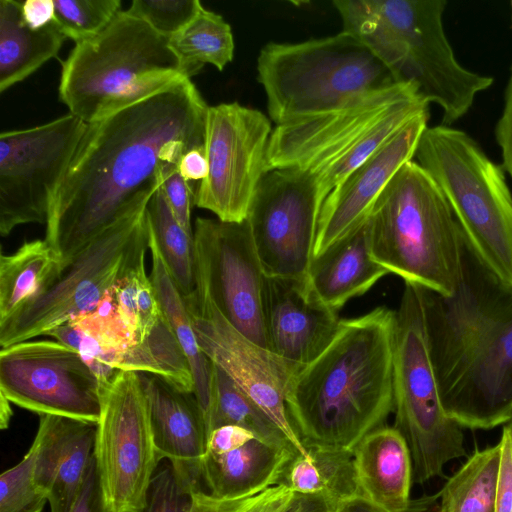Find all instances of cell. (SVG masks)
Returning a JSON list of instances; mask_svg holds the SVG:
<instances>
[{"instance_id":"5","label":"cell","mask_w":512,"mask_h":512,"mask_svg":"<svg viewBox=\"0 0 512 512\" xmlns=\"http://www.w3.org/2000/svg\"><path fill=\"white\" fill-rule=\"evenodd\" d=\"M429 105L414 85L395 83L335 109L276 125L266 170L306 171L327 197L404 125L429 111Z\"/></svg>"},{"instance_id":"26","label":"cell","mask_w":512,"mask_h":512,"mask_svg":"<svg viewBox=\"0 0 512 512\" xmlns=\"http://www.w3.org/2000/svg\"><path fill=\"white\" fill-rule=\"evenodd\" d=\"M22 1L0 0V92L25 80L56 57L66 36L53 20L34 30L22 18Z\"/></svg>"},{"instance_id":"19","label":"cell","mask_w":512,"mask_h":512,"mask_svg":"<svg viewBox=\"0 0 512 512\" xmlns=\"http://www.w3.org/2000/svg\"><path fill=\"white\" fill-rule=\"evenodd\" d=\"M428 120L429 111L409 121L329 193L321 208L313 257L367 219L394 175L414 159Z\"/></svg>"},{"instance_id":"7","label":"cell","mask_w":512,"mask_h":512,"mask_svg":"<svg viewBox=\"0 0 512 512\" xmlns=\"http://www.w3.org/2000/svg\"><path fill=\"white\" fill-rule=\"evenodd\" d=\"M180 77L169 38L121 10L99 34L75 43L58 93L69 113L89 124Z\"/></svg>"},{"instance_id":"34","label":"cell","mask_w":512,"mask_h":512,"mask_svg":"<svg viewBox=\"0 0 512 512\" xmlns=\"http://www.w3.org/2000/svg\"><path fill=\"white\" fill-rule=\"evenodd\" d=\"M210 495L169 464L155 472L141 512H207Z\"/></svg>"},{"instance_id":"24","label":"cell","mask_w":512,"mask_h":512,"mask_svg":"<svg viewBox=\"0 0 512 512\" xmlns=\"http://www.w3.org/2000/svg\"><path fill=\"white\" fill-rule=\"evenodd\" d=\"M388 273L371 255L368 216L350 234L312 258L305 283L318 301L338 312Z\"/></svg>"},{"instance_id":"18","label":"cell","mask_w":512,"mask_h":512,"mask_svg":"<svg viewBox=\"0 0 512 512\" xmlns=\"http://www.w3.org/2000/svg\"><path fill=\"white\" fill-rule=\"evenodd\" d=\"M184 301L206 356L263 410L299 455L312 459L291 423L285 401L292 378L303 366L242 335L223 317L200 283L196 282Z\"/></svg>"},{"instance_id":"9","label":"cell","mask_w":512,"mask_h":512,"mask_svg":"<svg viewBox=\"0 0 512 512\" xmlns=\"http://www.w3.org/2000/svg\"><path fill=\"white\" fill-rule=\"evenodd\" d=\"M414 158L441 190L475 253L512 283V193L501 164L467 132L444 124L424 130Z\"/></svg>"},{"instance_id":"14","label":"cell","mask_w":512,"mask_h":512,"mask_svg":"<svg viewBox=\"0 0 512 512\" xmlns=\"http://www.w3.org/2000/svg\"><path fill=\"white\" fill-rule=\"evenodd\" d=\"M272 131L270 119L257 109L238 102L208 106L204 144L208 173L194 191L193 204L221 221H244L267 172Z\"/></svg>"},{"instance_id":"48","label":"cell","mask_w":512,"mask_h":512,"mask_svg":"<svg viewBox=\"0 0 512 512\" xmlns=\"http://www.w3.org/2000/svg\"><path fill=\"white\" fill-rule=\"evenodd\" d=\"M287 512H335L331 504L322 494H297Z\"/></svg>"},{"instance_id":"21","label":"cell","mask_w":512,"mask_h":512,"mask_svg":"<svg viewBox=\"0 0 512 512\" xmlns=\"http://www.w3.org/2000/svg\"><path fill=\"white\" fill-rule=\"evenodd\" d=\"M96 424L40 415L31 445L35 452L33 477L51 512H70L94 454Z\"/></svg>"},{"instance_id":"6","label":"cell","mask_w":512,"mask_h":512,"mask_svg":"<svg viewBox=\"0 0 512 512\" xmlns=\"http://www.w3.org/2000/svg\"><path fill=\"white\" fill-rule=\"evenodd\" d=\"M369 223L371 255L389 273L444 296L454 293L463 234L441 190L416 161L394 175Z\"/></svg>"},{"instance_id":"10","label":"cell","mask_w":512,"mask_h":512,"mask_svg":"<svg viewBox=\"0 0 512 512\" xmlns=\"http://www.w3.org/2000/svg\"><path fill=\"white\" fill-rule=\"evenodd\" d=\"M394 427L405 438L413 481L442 476L444 466L466 456L463 427L444 410L430 360L420 286L405 283L395 311L393 338Z\"/></svg>"},{"instance_id":"31","label":"cell","mask_w":512,"mask_h":512,"mask_svg":"<svg viewBox=\"0 0 512 512\" xmlns=\"http://www.w3.org/2000/svg\"><path fill=\"white\" fill-rule=\"evenodd\" d=\"M500 457V443L476 449L438 493L440 512H494Z\"/></svg>"},{"instance_id":"17","label":"cell","mask_w":512,"mask_h":512,"mask_svg":"<svg viewBox=\"0 0 512 512\" xmlns=\"http://www.w3.org/2000/svg\"><path fill=\"white\" fill-rule=\"evenodd\" d=\"M0 394L39 415L97 423L100 380L81 355L56 340H26L1 348Z\"/></svg>"},{"instance_id":"38","label":"cell","mask_w":512,"mask_h":512,"mask_svg":"<svg viewBox=\"0 0 512 512\" xmlns=\"http://www.w3.org/2000/svg\"><path fill=\"white\" fill-rule=\"evenodd\" d=\"M202 8L198 0H134L126 11L170 38L182 31Z\"/></svg>"},{"instance_id":"12","label":"cell","mask_w":512,"mask_h":512,"mask_svg":"<svg viewBox=\"0 0 512 512\" xmlns=\"http://www.w3.org/2000/svg\"><path fill=\"white\" fill-rule=\"evenodd\" d=\"M94 455L111 512H141L158 463L148 401L139 374L100 381Z\"/></svg>"},{"instance_id":"2","label":"cell","mask_w":512,"mask_h":512,"mask_svg":"<svg viewBox=\"0 0 512 512\" xmlns=\"http://www.w3.org/2000/svg\"><path fill=\"white\" fill-rule=\"evenodd\" d=\"M420 290L445 412L463 428L506 424L512 416V283L495 274L463 236L454 293Z\"/></svg>"},{"instance_id":"41","label":"cell","mask_w":512,"mask_h":512,"mask_svg":"<svg viewBox=\"0 0 512 512\" xmlns=\"http://www.w3.org/2000/svg\"><path fill=\"white\" fill-rule=\"evenodd\" d=\"M70 512H111L102 490L94 454Z\"/></svg>"},{"instance_id":"36","label":"cell","mask_w":512,"mask_h":512,"mask_svg":"<svg viewBox=\"0 0 512 512\" xmlns=\"http://www.w3.org/2000/svg\"><path fill=\"white\" fill-rule=\"evenodd\" d=\"M319 474L320 494L334 511L345 501L361 497L351 451L308 449Z\"/></svg>"},{"instance_id":"49","label":"cell","mask_w":512,"mask_h":512,"mask_svg":"<svg viewBox=\"0 0 512 512\" xmlns=\"http://www.w3.org/2000/svg\"><path fill=\"white\" fill-rule=\"evenodd\" d=\"M0 395V427L6 429L12 416L11 402L4 395Z\"/></svg>"},{"instance_id":"1","label":"cell","mask_w":512,"mask_h":512,"mask_svg":"<svg viewBox=\"0 0 512 512\" xmlns=\"http://www.w3.org/2000/svg\"><path fill=\"white\" fill-rule=\"evenodd\" d=\"M207 109L191 79L180 77L87 124L46 223L45 240L64 267L158 189L164 164L204 148Z\"/></svg>"},{"instance_id":"46","label":"cell","mask_w":512,"mask_h":512,"mask_svg":"<svg viewBox=\"0 0 512 512\" xmlns=\"http://www.w3.org/2000/svg\"><path fill=\"white\" fill-rule=\"evenodd\" d=\"M22 18L31 29L37 30L54 20V0H26L21 4Z\"/></svg>"},{"instance_id":"39","label":"cell","mask_w":512,"mask_h":512,"mask_svg":"<svg viewBox=\"0 0 512 512\" xmlns=\"http://www.w3.org/2000/svg\"><path fill=\"white\" fill-rule=\"evenodd\" d=\"M296 496L284 483L237 499L222 500L210 495L207 512H287Z\"/></svg>"},{"instance_id":"25","label":"cell","mask_w":512,"mask_h":512,"mask_svg":"<svg viewBox=\"0 0 512 512\" xmlns=\"http://www.w3.org/2000/svg\"><path fill=\"white\" fill-rule=\"evenodd\" d=\"M296 455L299 454L256 438L223 454L206 452L202 469L204 489L222 500L257 494L283 483Z\"/></svg>"},{"instance_id":"42","label":"cell","mask_w":512,"mask_h":512,"mask_svg":"<svg viewBox=\"0 0 512 512\" xmlns=\"http://www.w3.org/2000/svg\"><path fill=\"white\" fill-rule=\"evenodd\" d=\"M499 443L501 457L494 512H512V437L506 427Z\"/></svg>"},{"instance_id":"43","label":"cell","mask_w":512,"mask_h":512,"mask_svg":"<svg viewBox=\"0 0 512 512\" xmlns=\"http://www.w3.org/2000/svg\"><path fill=\"white\" fill-rule=\"evenodd\" d=\"M495 139L501 153V166L512 178V66L504 92L503 108L495 125Z\"/></svg>"},{"instance_id":"47","label":"cell","mask_w":512,"mask_h":512,"mask_svg":"<svg viewBox=\"0 0 512 512\" xmlns=\"http://www.w3.org/2000/svg\"><path fill=\"white\" fill-rule=\"evenodd\" d=\"M180 175L189 183L191 180L200 182L208 173V162L204 148H196L187 152L178 164Z\"/></svg>"},{"instance_id":"13","label":"cell","mask_w":512,"mask_h":512,"mask_svg":"<svg viewBox=\"0 0 512 512\" xmlns=\"http://www.w3.org/2000/svg\"><path fill=\"white\" fill-rule=\"evenodd\" d=\"M87 123L68 113L50 122L0 134V234L46 224Z\"/></svg>"},{"instance_id":"23","label":"cell","mask_w":512,"mask_h":512,"mask_svg":"<svg viewBox=\"0 0 512 512\" xmlns=\"http://www.w3.org/2000/svg\"><path fill=\"white\" fill-rule=\"evenodd\" d=\"M360 496L384 512H406L412 502L413 463L408 444L393 426L367 434L353 449Z\"/></svg>"},{"instance_id":"8","label":"cell","mask_w":512,"mask_h":512,"mask_svg":"<svg viewBox=\"0 0 512 512\" xmlns=\"http://www.w3.org/2000/svg\"><path fill=\"white\" fill-rule=\"evenodd\" d=\"M257 80L276 125L397 83L363 42L343 30L298 43H267L257 58Z\"/></svg>"},{"instance_id":"50","label":"cell","mask_w":512,"mask_h":512,"mask_svg":"<svg viewBox=\"0 0 512 512\" xmlns=\"http://www.w3.org/2000/svg\"><path fill=\"white\" fill-rule=\"evenodd\" d=\"M504 427H506L508 429V431L510 432L511 437H512V416L509 419V421L505 424Z\"/></svg>"},{"instance_id":"32","label":"cell","mask_w":512,"mask_h":512,"mask_svg":"<svg viewBox=\"0 0 512 512\" xmlns=\"http://www.w3.org/2000/svg\"><path fill=\"white\" fill-rule=\"evenodd\" d=\"M148 230L183 297L193 292L195 280L194 237L175 218L161 186L146 207Z\"/></svg>"},{"instance_id":"27","label":"cell","mask_w":512,"mask_h":512,"mask_svg":"<svg viewBox=\"0 0 512 512\" xmlns=\"http://www.w3.org/2000/svg\"><path fill=\"white\" fill-rule=\"evenodd\" d=\"M57 249L44 239L24 242L0 257V323L42 295L63 270Z\"/></svg>"},{"instance_id":"20","label":"cell","mask_w":512,"mask_h":512,"mask_svg":"<svg viewBox=\"0 0 512 512\" xmlns=\"http://www.w3.org/2000/svg\"><path fill=\"white\" fill-rule=\"evenodd\" d=\"M341 319L318 301L305 280L266 277L265 324L269 349L305 366L332 341Z\"/></svg>"},{"instance_id":"44","label":"cell","mask_w":512,"mask_h":512,"mask_svg":"<svg viewBox=\"0 0 512 512\" xmlns=\"http://www.w3.org/2000/svg\"><path fill=\"white\" fill-rule=\"evenodd\" d=\"M254 438L255 436L250 431L240 426H221L209 434L206 452L223 454L245 445Z\"/></svg>"},{"instance_id":"29","label":"cell","mask_w":512,"mask_h":512,"mask_svg":"<svg viewBox=\"0 0 512 512\" xmlns=\"http://www.w3.org/2000/svg\"><path fill=\"white\" fill-rule=\"evenodd\" d=\"M204 421L208 436L218 427L236 425L247 429L260 441L297 453L263 410L213 362L210 401Z\"/></svg>"},{"instance_id":"33","label":"cell","mask_w":512,"mask_h":512,"mask_svg":"<svg viewBox=\"0 0 512 512\" xmlns=\"http://www.w3.org/2000/svg\"><path fill=\"white\" fill-rule=\"evenodd\" d=\"M119 316L137 344L143 343L164 320L157 295L146 274L145 261L114 285Z\"/></svg>"},{"instance_id":"15","label":"cell","mask_w":512,"mask_h":512,"mask_svg":"<svg viewBox=\"0 0 512 512\" xmlns=\"http://www.w3.org/2000/svg\"><path fill=\"white\" fill-rule=\"evenodd\" d=\"M325 199L306 171L282 168L263 175L246 220L266 276L306 279Z\"/></svg>"},{"instance_id":"28","label":"cell","mask_w":512,"mask_h":512,"mask_svg":"<svg viewBox=\"0 0 512 512\" xmlns=\"http://www.w3.org/2000/svg\"><path fill=\"white\" fill-rule=\"evenodd\" d=\"M148 247L152 257L150 279L160 308L189 362L194 381V395L204 417L210 401L212 362L199 345L184 297L172 279L149 230Z\"/></svg>"},{"instance_id":"45","label":"cell","mask_w":512,"mask_h":512,"mask_svg":"<svg viewBox=\"0 0 512 512\" xmlns=\"http://www.w3.org/2000/svg\"><path fill=\"white\" fill-rule=\"evenodd\" d=\"M335 512H384L362 497L343 502ZM406 512H440L439 494L412 499Z\"/></svg>"},{"instance_id":"16","label":"cell","mask_w":512,"mask_h":512,"mask_svg":"<svg viewBox=\"0 0 512 512\" xmlns=\"http://www.w3.org/2000/svg\"><path fill=\"white\" fill-rule=\"evenodd\" d=\"M193 237L196 282L236 330L269 349L265 324L267 276L247 220L225 222L198 217Z\"/></svg>"},{"instance_id":"35","label":"cell","mask_w":512,"mask_h":512,"mask_svg":"<svg viewBox=\"0 0 512 512\" xmlns=\"http://www.w3.org/2000/svg\"><path fill=\"white\" fill-rule=\"evenodd\" d=\"M120 11V0H54V21L75 43L99 34Z\"/></svg>"},{"instance_id":"3","label":"cell","mask_w":512,"mask_h":512,"mask_svg":"<svg viewBox=\"0 0 512 512\" xmlns=\"http://www.w3.org/2000/svg\"><path fill=\"white\" fill-rule=\"evenodd\" d=\"M395 311L341 319L329 345L292 378L291 423L306 449L353 451L394 411Z\"/></svg>"},{"instance_id":"4","label":"cell","mask_w":512,"mask_h":512,"mask_svg":"<svg viewBox=\"0 0 512 512\" xmlns=\"http://www.w3.org/2000/svg\"><path fill=\"white\" fill-rule=\"evenodd\" d=\"M343 31L363 42L397 83L414 85L450 125L494 78L464 67L446 36L445 0H334Z\"/></svg>"},{"instance_id":"37","label":"cell","mask_w":512,"mask_h":512,"mask_svg":"<svg viewBox=\"0 0 512 512\" xmlns=\"http://www.w3.org/2000/svg\"><path fill=\"white\" fill-rule=\"evenodd\" d=\"M35 452L32 447L24 458L0 476V512H42L47 497L33 477Z\"/></svg>"},{"instance_id":"11","label":"cell","mask_w":512,"mask_h":512,"mask_svg":"<svg viewBox=\"0 0 512 512\" xmlns=\"http://www.w3.org/2000/svg\"><path fill=\"white\" fill-rule=\"evenodd\" d=\"M144 195L94 237L42 295L0 323L1 348L47 335L94 310L105 294L145 261L148 247Z\"/></svg>"},{"instance_id":"22","label":"cell","mask_w":512,"mask_h":512,"mask_svg":"<svg viewBox=\"0 0 512 512\" xmlns=\"http://www.w3.org/2000/svg\"><path fill=\"white\" fill-rule=\"evenodd\" d=\"M138 374L159 459H168L183 478L205 490L202 469L208 435L194 393L182 392L158 376Z\"/></svg>"},{"instance_id":"30","label":"cell","mask_w":512,"mask_h":512,"mask_svg":"<svg viewBox=\"0 0 512 512\" xmlns=\"http://www.w3.org/2000/svg\"><path fill=\"white\" fill-rule=\"evenodd\" d=\"M182 75L191 79L206 64L222 71L234 57V37L224 18L204 7L179 33L169 38Z\"/></svg>"},{"instance_id":"40","label":"cell","mask_w":512,"mask_h":512,"mask_svg":"<svg viewBox=\"0 0 512 512\" xmlns=\"http://www.w3.org/2000/svg\"><path fill=\"white\" fill-rule=\"evenodd\" d=\"M160 186L179 224L191 236V205L194 190L180 175L177 163H166L160 171Z\"/></svg>"}]
</instances>
